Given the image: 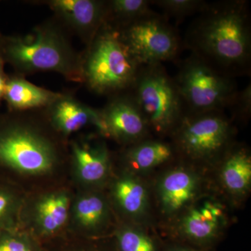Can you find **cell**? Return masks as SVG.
I'll return each instance as SVG.
<instances>
[{
    "label": "cell",
    "instance_id": "1",
    "mask_svg": "<svg viewBox=\"0 0 251 251\" xmlns=\"http://www.w3.org/2000/svg\"><path fill=\"white\" fill-rule=\"evenodd\" d=\"M0 179L26 193L70 181L69 140L44 109L0 113Z\"/></svg>",
    "mask_w": 251,
    "mask_h": 251
},
{
    "label": "cell",
    "instance_id": "2",
    "mask_svg": "<svg viewBox=\"0 0 251 251\" xmlns=\"http://www.w3.org/2000/svg\"><path fill=\"white\" fill-rule=\"evenodd\" d=\"M70 35L52 16L27 35H4L0 55L14 74L26 77L37 73H56L69 82L82 84V52L73 46Z\"/></svg>",
    "mask_w": 251,
    "mask_h": 251
},
{
    "label": "cell",
    "instance_id": "3",
    "mask_svg": "<svg viewBox=\"0 0 251 251\" xmlns=\"http://www.w3.org/2000/svg\"><path fill=\"white\" fill-rule=\"evenodd\" d=\"M201 12L190 36L194 53L226 71L243 69L249 65L251 37L245 3L207 4Z\"/></svg>",
    "mask_w": 251,
    "mask_h": 251
},
{
    "label": "cell",
    "instance_id": "4",
    "mask_svg": "<svg viewBox=\"0 0 251 251\" xmlns=\"http://www.w3.org/2000/svg\"><path fill=\"white\" fill-rule=\"evenodd\" d=\"M82 52V85L97 95L110 97L128 92L142 67L117 28L106 22Z\"/></svg>",
    "mask_w": 251,
    "mask_h": 251
},
{
    "label": "cell",
    "instance_id": "5",
    "mask_svg": "<svg viewBox=\"0 0 251 251\" xmlns=\"http://www.w3.org/2000/svg\"><path fill=\"white\" fill-rule=\"evenodd\" d=\"M174 80L191 113L221 111L232 105L238 93L227 74L196 53L183 63Z\"/></svg>",
    "mask_w": 251,
    "mask_h": 251
},
{
    "label": "cell",
    "instance_id": "6",
    "mask_svg": "<svg viewBox=\"0 0 251 251\" xmlns=\"http://www.w3.org/2000/svg\"><path fill=\"white\" fill-rule=\"evenodd\" d=\"M128 92L148 125L158 131H166L184 117V105L177 86L160 64L140 68Z\"/></svg>",
    "mask_w": 251,
    "mask_h": 251
},
{
    "label": "cell",
    "instance_id": "7",
    "mask_svg": "<svg viewBox=\"0 0 251 251\" xmlns=\"http://www.w3.org/2000/svg\"><path fill=\"white\" fill-rule=\"evenodd\" d=\"M75 191L69 181L27 193L18 227L44 245L65 235Z\"/></svg>",
    "mask_w": 251,
    "mask_h": 251
},
{
    "label": "cell",
    "instance_id": "8",
    "mask_svg": "<svg viewBox=\"0 0 251 251\" xmlns=\"http://www.w3.org/2000/svg\"><path fill=\"white\" fill-rule=\"evenodd\" d=\"M117 29L124 44L142 67L172 60L179 52L180 41L176 31L154 12Z\"/></svg>",
    "mask_w": 251,
    "mask_h": 251
},
{
    "label": "cell",
    "instance_id": "9",
    "mask_svg": "<svg viewBox=\"0 0 251 251\" xmlns=\"http://www.w3.org/2000/svg\"><path fill=\"white\" fill-rule=\"evenodd\" d=\"M97 138L77 133L69 140V181L75 190H98L110 175V151Z\"/></svg>",
    "mask_w": 251,
    "mask_h": 251
},
{
    "label": "cell",
    "instance_id": "10",
    "mask_svg": "<svg viewBox=\"0 0 251 251\" xmlns=\"http://www.w3.org/2000/svg\"><path fill=\"white\" fill-rule=\"evenodd\" d=\"M178 133L180 148L188 156L209 158L226 148L230 125L221 111L184 115Z\"/></svg>",
    "mask_w": 251,
    "mask_h": 251
},
{
    "label": "cell",
    "instance_id": "11",
    "mask_svg": "<svg viewBox=\"0 0 251 251\" xmlns=\"http://www.w3.org/2000/svg\"><path fill=\"white\" fill-rule=\"evenodd\" d=\"M29 4L44 5L70 34L90 45L106 21L107 1L102 0H36Z\"/></svg>",
    "mask_w": 251,
    "mask_h": 251
},
{
    "label": "cell",
    "instance_id": "12",
    "mask_svg": "<svg viewBox=\"0 0 251 251\" xmlns=\"http://www.w3.org/2000/svg\"><path fill=\"white\" fill-rule=\"evenodd\" d=\"M148 126L138 104L127 92L109 97L108 103L99 109L96 129L100 136L126 144L139 140Z\"/></svg>",
    "mask_w": 251,
    "mask_h": 251
},
{
    "label": "cell",
    "instance_id": "13",
    "mask_svg": "<svg viewBox=\"0 0 251 251\" xmlns=\"http://www.w3.org/2000/svg\"><path fill=\"white\" fill-rule=\"evenodd\" d=\"M75 191L67 234L84 239H101L110 219L108 201L98 190Z\"/></svg>",
    "mask_w": 251,
    "mask_h": 251
},
{
    "label": "cell",
    "instance_id": "14",
    "mask_svg": "<svg viewBox=\"0 0 251 251\" xmlns=\"http://www.w3.org/2000/svg\"><path fill=\"white\" fill-rule=\"evenodd\" d=\"M44 111L50 125L67 140L89 126L95 127L99 116V108L87 105L69 92H61Z\"/></svg>",
    "mask_w": 251,
    "mask_h": 251
},
{
    "label": "cell",
    "instance_id": "15",
    "mask_svg": "<svg viewBox=\"0 0 251 251\" xmlns=\"http://www.w3.org/2000/svg\"><path fill=\"white\" fill-rule=\"evenodd\" d=\"M60 95L61 92L34 85L25 77L13 73L8 74L4 100L7 111L26 112L47 108Z\"/></svg>",
    "mask_w": 251,
    "mask_h": 251
},
{
    "label": "cell",
    "instance_id": "16",
    "mask_svg": "<svg viewBox=\"0 0 251 251\" xmlns=\"http://www.w3.org/2000/svg\"><path fill=\"white\" fill-rule=\"evenodd\" d=\"M222 214L219 205L205 202L188 213L183 222V234L186 239L198 244L211 242L215 237Z\"/></svg>",
    "mask_w": 251,
    "mask_h": 251
},
{
    "label": "cell",
    "instance_id": "17",
    "mask_svg": "<svg viewBox=\"0 0 251 251\" xmlns=\"http://www.w3.org/2000/svg\"><path fill=\"white\" fill-rule=\"evenodd\" d=\"M196 181L187 172L178 170L169 173L161 181V198L166 210L175 211L192 198Z\"/></svg>",
    "mask_w": 251,
    "mask_h": 251
},
{
    "label": "cell",
    "instance_id": "18",
    "mask_svg": "<svg viewBox=\"0 0 251 251\" xmlns=\"http://www.w3.org/2000/svg\"><path fill=\"white\" fill-rule=\"evenodd\" d=\"M112 196L125 214L138 215L146 204V191L141 183L130 175H122L112 185Z\"/></svg>",
    "mask_w": 251,
    "mask_h": 251
},
{
    "label": "cell",
    "instance_id": "19",
    "mask_svg": "<svg viewBox=\"0 0 251 251\" xmlns=\"http://www.w3.org/2000/svg\"><path fill=\"white\" fill-rule=\"evenodd\" d=\"M169 145L159 141H147L128 149L124 158L129 166L137 170H148L159 166L171 158Z\"/></svg>",
    "mask_w": 251,
    "mask_h": 251
},
{
    "label": "cell",
    "instance_id": "20",
    "mask_svg": "<svg viewBox=\"0 0 251 251\" xmlns=\"http://www.w3.org/2000/svg\"><path fill=\"white\" fill-rule=\"evenodd\" d=\"M27 193L0 179V232L19 226V218Z\"/></svg>",
    "mask_w": 251,
    "mask_h": 251
},
{
    "label": "cell",
    "instance_id": "21",
    "mask_svg": "<svg viewBox=\"0 0 251 251\" xmlns=\"http://www.w3.org/2000/svg\"><path fill=\"white\" fill-rule=\"evenodd\" d=\"M222 179L231 192H245L251 181V161L249 154L244 151L232 153L225 163Z\"/></svg>",
    "mask_w": 251,
    "mask_h": 251
},
{
    "label": "cell",
    "instance_id": "22",
    "mask_svg": "<svg viewBox=\"0 0 251 251\" xmlns=\"http://www.w3.org/2000/svg\"><path fill=\"white\" fill-rule=\"evenodd\" d=\"M148 0H110L107 1L105 22L122 27L137 20L153 14Z\"/></svg>",
    "mask_w": 251,
    "mask_h": 251
},
{
    "label": "cell",
    "instance_id": "23",
    "mask_svg": "<svg viewBox=\"0 0 251 251\" xmlns=\"http://www.w3.org/2000/svg\"><path fill=\"white\" fill-rule=\"evenodd\" d=\"M113 243L117 251H158L151 238L129 227L117 229L114 234Z\"/></svg>",
    "mask_w": 251,
    "mask_h": 251
},
{
    "label": "cell",
    "instance_id": "24",
    "mask_svg": "<svg viewBox=\"0 0 251 251\" xmlns=\"http://www.w3.org/2000/svg\"><path fill=\"white\" fill-rule=\"evenodd\" d=\"M0 251H48L46 246L20 228L0 232Z\"/></svg>",
    "mask_w": 251,
    "mask_h": 251
},
{
    "label": "cell",
    "instance_id": "25",
    "mask_svg": "<svg viewBox=\"0 0 251 251\" xmlns=\"http://www.w3.org/2000/svg\"><path fill=\"white\" fill-rule=\"evenodd\" d=\"M100 239H84L67 233L45 246L48 251H117L113 242L107 245Z\"/></svg>",
    "mask_w": 251,
    "mask_h": 251
},
{
    "label": "cell",
    "instance_id": "26",
    "mask_svg": "<svg viewBox=\"0 0 251 251\" xmlns=\"http://www.w3.org/2000/svg\"><path fill=\"white\" fill-rule=\"evenodd\" d=\"M151 2L158 5L166 14L179 18L202 11L207 5L201 0H156Z\"/></svg>",
    "mask_w": 251,
    "mask_h": 251
},
{
    "label": "cell",
    "instance_id": "27",
    "mask_svg": "<svg viewBox=\"0 0 251 251\" xmlns=\"http://www.w3.org/2000/svg\"><path fill=\"white\" fill-rule=\"evenodd\" d=\"M232 106L237 110L238 113L242 116H248L251 110V87L248 85L242 92H238L234 99ZM231 105V106H232Z\"/></svg>",
    "mask_w": 251,
    "mask_h": 251
},
{
    "label": "cell",
    "instance_id": "28",
    "mask_svg": "<svg viewBox=\"0 0 251 251\" xmlns=\"http://www.w3.org/2000/svg\"><path fill=\"white\" fill-rule=\"evenodd\" d=\"M5 62L0 55V105L4 100L5 87L7 80L8 74L5 72Z\"/></svg>",
    "mask_w": 251,
    "mask_h": 251
},
{
    "label": "cell",
    "instance_id": "29",
    "mask_svg": "<svg viewBox=\"0 0 251 251\" xmlns=\"http://www.w3.org/2000/svg\"><path fill=\"white\" fill-rule=\"evenodd\" d=\"M166 251H202L187 247H173L169 248Z\"/></svg>",
    "mask_w": 251,
    "mask_h": 251
},
{
    "label": "cell",
    "instance_id": "30",
    "mask_svg": "<svg viewBox=\"0 0 251 251\" xmlns=\"http://www.w3.org/2000/svg\"><path fill=\"white\" fill-rule=\"evenodd\" d=\"M2 35H3V34H2V33H1V30H0V39H1V36H2Z\"/></svg>",
    "mask_w": 251,
    "mask_h": 251
}]
</instances>
